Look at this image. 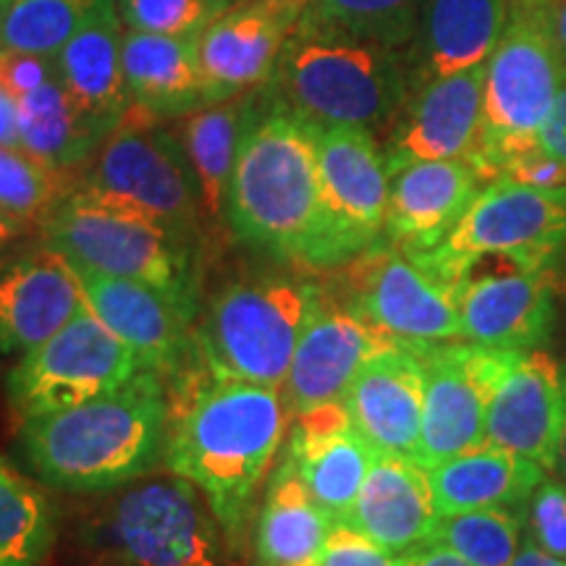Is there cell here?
<instances>
[{
    "label": "cell",
    "instance_id": "obj_11",
    "mask_svg": "<svg viewBox=\"0 0 566 566\" xmlns=\"http://www.w3.org/2000/svg\"><path fill=\"white\" fill-rule=\"evenodd\" d=\"M349 307L386 342L424 346L464 342L457 294L399 244L367 247L346 263Z\"/></svg>",
    "mask_w": 566,
    "mask_h": 566
},
{
    "label": "cell",
    "instance_id": "obj_29",
    "mask_svg": "<svg viewBox=\"0 0 566 566\" xmlns=\"http://www.w3.org/2000/svg\"><path fill=\"white\" fill-rule=\"evenodd\" d=\"M428 478L438 514L472 509H514L525 514L530 495L548 478V470L512 451L480 446L428 467Z\"/></svg>",
    "mask_w": 566,
    "mask_h": 566
},
{
    "label": "cell",
    "instance_id": "obj_34",
    "mask_svg": "<svg viewBox=\"0 0 566 566\" xmlns=\"http://www.w3.org/2000/svg\"><path fill=\"white\" fill-rule=\"evenodd\" d=\"M522 537H525V514L514 509L438 514L430 533V541L457 551L472 566H512L520 554Z\"/></svg>",
    "mask_w": 566,
    "mask_h": 566
},
{
    "label": "cell",
    "instance_id": "obj_38",
    "mask_svg": "<svg viewBox=\"0 0 566 566\" xmlns=\"http://www.w3.org/2000/svg\"><path fill=\"white\" fill-rule=\"evenodd\" d=\"M231 3L233 0H118V11L129 30L200 40Z\"/></svg>",
    "mask_w": 566,
    "mask_h": 566
},
{
    "label": "cell",
    "instance_id": "obj_23",
    "mask_svg": "<svg viewBox=\"0 0 566 566\" xmlns=\"http://www.w3.org/2000/svg\"><path fill=\"white\" fill-rule=\"evenodd\" d=\"M373 457L375 449L354 430L344 401L296 415L286 459L334 522L349 520Z\"/></svg>",
    "mask_w": 566,
    "mask_h": 566
},
{
    "label": "cell",
    "instance_id": "obj_20",
    "mask_svg": "<svg viewBox=\"0 0 566 566\" xmlns=\"http://www.w3.org/2000/svg\"><path fill=\"white\" fill-rule=\"evenodd\" d=\"M424 375L415 349L388 344L359 367L344 407L359 436L378 454L417 459L422 436Z\"/></svg>",
    "mask_w": 566,
    "mask_h": 566
},
{
    "label": "cell",
    "instance_id": "obj_48",
    "mask_svg": "<svg viewBox=\"0 0 566 566\" xmlns=\"http://www.w3.org/2000/svg\"><path fill=\"white\" fill-rule=\"evenodd\" d=\"M554 24H556L558 51H562L564 63H566V0H554Z\"/></svg>",
    "mask_w": 566,
    "mask_h": 566
},
{
    "label": "cell",
    "instance_id": "obj_27",
    "mask_svg": "<svg viewBox=\"0 0 566 566\" xmlns=\"http://www.w3.org/2000/svg\"><path fill=\"white\" fill-rule=\"evenodd\" d=\"M509 0H422L412 40V84L483 66L504 30Z\"/></svg>",
    "mask_w": 566,
    "mask_h": 566
},
{
    "label": "cell",
    "instance_id": "obj_10",
    "mask_svg": "<svg viewBox=\"0 0 566 566\" xmlns=\"http://www.w3.org/2000/svg\"><path fill=\"white\" fill-rule=\"evenodd\" d=\"M142 373L150 370L87 307L45 344L21 354L9 375V399L21 420H30L118 391Z\"/></svg>",
    "mask_w": 566,
    "mask_h": 566
},
{
    "label": "cell",
    "instance_id": "obj_42",
    "mask_svg": "<svg viewBox=\"0 0 566 566\" xmlns=\"http://www.w3.org/2000/svg\"><path fill=\"white\" fill-rule=\"evenodd\" d=\"M501 176L522 184H533V187H566V166L562 160H556L554 155L543 150L541 145L516 153L506 163Z\"/></svg>",
    "mask_w": 566,
    "mask_h": 566
},
{
    "label": "cell",
    "instance_id": "obj_35",
    "mask_svg": "<svg viewBox=\"0 0 566 566\" xmlns=\"http://www.w3.org/2000/svg\"><path fill=\"white\" fill-rule=\"evenodd\" d=\"M420 11L422 0H313L302 21L401 51L412 45Z\"/></svg>",
    "mask_w": 566,
    "mask_h": 566
},
{
    "label": "cell",
    "instance_id": "obj_25",
    "mask_svg": "<svg viewBox=\"0 0 566 566\" xmlns=\"http://www.w3.org/2000/svg\"><path fill=\"white\" fill-rule=\"evenodd\" d=\"M436 520L428 467L417 459L375 451L363 491L344 525L359 530L391 554L405 556L430 541Z\"/></svg>",
    "mask_w": 566,
    "mask_h": 566
},
{
    "label": "cell",
    "instance_id": "obj_49",
    "mask_svg": "<svg viewBox=\"0 0 566 566\" xmlns=\"http://www.w3.org/2000/svg\"><path fill=\"white\" fill-rule=\"evenodd\" d=\"M564 396H566V370H564ZM556 470L562 472V478L566 480V405H564L562 436H558V449H556Z\"/></svg>",
    "mask_w": 566,
    "mask_h": 566
},
{
    "label": "cell",
    "instance_id": "obj_6",
    "mask_svg": "<svg viewBox=\"0 0 566 566\" xmlns=\"http://www.w3.org/2000/svg\"><path fill=\"white\" fill-rule=\"evenodd\" d=\"M42 233L76 268L150 283L192 307L187 244L134 205L74 189L42 221Z\"/></svg>",
    "mask_w": 566,
    "mask_h": 566
},
{
    "label": "cell",
    "instance_id": "obj_8",
    "mask_svg": "<svg viewBox=\"0 0 566 566\" xmlns=\"http://www.w3.org/2000/svg\"><path fill=\"white\" fill-rule=\"evenodd\" d=\"M566 244V187L493 179L464 216L428 250H401L457 289L464 265L480 254H512L546 265Z\"/></svg>",
    "mask_w": 566,
    "mask_h": 566
},
{
    "label": "cell",
    "instance_id": "obj_4",
    "mask_svg": "<svg viewBox=\"0 0 566 566\" xmlns=\"http://www.w3.org/2000/svg\"><path fill=\"white\" fill-rule=\"evenodd\" d=\"M268 90L313 126L388 129L412 90V66L399 48L323 30L300 19Z\"/></svg>",
    "mask_w": 566,
    "mask_h": 566
},
{
    "label": "cell",
    "instance_id": "obj_1",
    "mask_svg": "<svg viewBox=\"0 0 566 566\" xmlns=\"http://www.w3.org/2000/svg\"><path fill=\"white\" fill-rule=\"evenodd\" d=\"M239 239L292 263L334 268L323 210L317 126L283 108L263 87L254 97L226 197Z\"/></svg>",
    "mask_w": 566,
    "mask_h": 566
},
{
    "label": "cell",
    "instance_id": "obj_16",
    "mask_svg": "<svg viewBox=\"0 0 566 566\" xmlns=\"http://www.w3.org/2000/svg\"><path fill=\"white\" fill-rule=\"evenodd\" d=\"M310 3L313 0H233L197 40L205 101L221 103L268 87Z\"/></svg>",
    "mask_w": 566,
    "mask_h": 566
},
{
    "label": "cell",
    "instance_id": "obj_19",
    "mask_svg": "<svg viewBox=\"0 0 566 566\" xmlns=\"http://www.w3.org/2000/svg\"><path fill=\"white\" fill-rule=\"evenodd\" d=\"M564 405L562 367L537 349L516 352L488 401L485 446L556 470Z\"/></svg>",
    "mask_w": 566,
    "mask_h": 566
},
{
    "label": "cell",
    "instance_id": "obj_17",
    "mask_svg": "<svg viewBox=\"0 0 566 566\" xmlns=\"http://www.w3.org/2000/svg\"><path fill=\"white\" fill-rule=\"evenodd\" d=\"M483 95L485 63L412 84L384 147L388 174L417 160H470L483 129Z\"/></svg>",
    "mask_w": 566,
    "mask_h": 566
},
{
    "label": "cell",
    "instance_id": "obj_30",
    "mask_svg": "<svg viewBox=\"0 0 566 566\" xmlns=\"http://www.w3.org/2000/svg\"><path fill=\"white\" fill-rule=\"evenodd\" d=\"M254 97V92H244L229 101L202 105L184 118L181 147L192 168L202 212L212 221L226 216L233 163L250 124Z\"/></svg>",
    "mask_w": 566,
    "mask_h": 566
},
{
    "label": "cell",
    "instance_id": "obj_26",
    "mask_svg": "<svg viewBox=\"0 0 566 566\" xmlns=\"http://www.w3.org/2000/svg\"><path fill=\"white\" fill-rule=\"evenodd\" d=\"M122 24L118 0H97L87 21L55 55L59 76L71 97L108 134L132 105L124 80Z\"/></svg>",
    "mask_w": 566,
    "mask_h": 566
},
{
    "label": "cell",
    "instance_id": "obj_21",
    "mask_svg": "<svg viewBox=\"0 0 566 566\" xmlns=\"http://www.w3.org/2000/svg\"><path fill=\"white\" fill-rule=\"evenodd\" d=\"M82 279L61 252L42 247L0 271V352H32L87 310Z\"/></svg>",
    "mask_w": 566,
    "mask_h": 566
},
{
    "label": "cell",
    "instance_id": "obj_3",
    "mask_svg": "<svg viewBox=\"0 0 566 566\" xmlns=\"http://www.w3.org/2000/svg\"><path fill=\"white\" fill-rule=\"evenodd\" d=\"M168 405L160 375L84 405L24 420L21 443L34 472L66 491H103L145 475L168 443Z\"/></svg>",
    "mask_w": 566,
    "mask_h": 566
},
{
    "label": "cell",
    "instance_id": "obj_32",
    "mask_svg": "<svg viewBox=\"0 0 566 566\" xmlns=\"http://www.w3.org/2000/svg\"><path fill=\"white\" fill-rule=\"evenodd\" d=\"M19 147L55 168H76L108 137L71 97L61 76L17 101Z\"/></svg>",
    "mask_w": 566,
    "mask_h": 566
},
{
    "label": "cell",
    "instance_id": "obj_28",
    "mask_svg": "<svg viewBox=\"0 0 566 566\" xmlns=\"http://www.w3.org/2000/svg\"><path fill=\"white\" fill-rule=\"evenodd\" d=\"M124 80L134 108L158 122L208 105L195 38L129 30L124 34Z\"/></svg>",
    "mask_w": 566,
    "mask_h": 566
},
{
    "label": "cell",
    "instance_id": "obj_44",
    "mask_svg": "<svg viewBox=\"0 0 566 566\" xmlns=\"http://www.w3.org/2000/svg\"><path fill=\"white\" fill-rule=\"evenodd\" d=\"M401 566H472L457 551L441 546V543H424V546L409 551L401 556Z\"/></svg>",
    "mask_w": 566,
    "mask_h": 566
},
{
    "label": "cell",
    "instance_id": "obj_41",
    "mask_svg": "<svg viewBox=\"0 0 566 566\" xmlns=\"http://www.w3.org/2000/svg\"><path fill=\"white\" fill-rule=\"evenodd\" d=\"M55 76H59L55 59L0 48V92H6L13 101H21Z\"/></svg>",
    "mask_w": 566,
    "mask_h": 566
},
{
    "label": "cell",
    "instance_id": "obj_12",
    "mask_svg": "<svg viewBox=\"0 0 566 566\" xmlns=\"http://www.w3.org/2000/svg\"><path fill=\"white\" fill-rule=\"evenodd\" d=\"M467 344L535 352L554 328V292L543 263L512 254H480L457 281Z\"/></svg>",
    "mask_w": 566,
    "mask_h": 566
},
{
    "label": "cell",
    "instance_id": "obj_45",
    "mask_svg": "<svg viewBox=\"0 0 566 566\" xmlns=\"http://www.w3.org/2000/svg\"><path fill=\"white\" fill-rule=\"evenodd\" d=\"M19 147V108L13 97L0 92V147Z\"/></svg>",
    "mask_w": 566,
    "mask_h": 566
},
{
    "label": "cell",
    "instance_id": "obj_22",
    "mask_svg": "<svg viewBox=\"0 0 566 566\" xmlns=\"http://www.w3.org/2000/svg\"><path fill=\"white\" fill-rule=\"evenodd\" d=\"M76 273L92 313L137 354L145 370L163 375L181 365L189 344L192 307L150 283L84 271V268H76Z\"/></svg>",
    "mask_w": 566,
    "mask_h": 566
},
{
    "label": "cell",
    "instance_id": "obj_5",
    "mask_svg": "<svg viewBox=\"0 0 566 566\" xmlns=\"http://www.w3.org/2000/svg\"><path fill=\"white\" fill-rule=\"evenodd\" d=\"M564 76L554 0H509L504 30L485 61L483 129L470 155L488 184L516 153L537 145Z\"/></svg>",
    "mask_w": 566,
    "mask_h": 566
},
{
    "label": "cell",
    "instance_id": "obj_9",
    "mask_svg": "<svg viewBox=\"0 0 566 566\" xmlns=\"http://www.w3.org/2000/svg\"><path fill=\"white\" fill-rule=\"evenodd\" d=\"M82 187L134 205L171 229L181 242L200 226V195L181 142L163 129L158 118L134 105L103 139Z\"/></svg>",
    "mask_w": 566,
    "mask_h": 566
},
{
    "label": "cell",
    "instance_id": "obj_24",
    "mask_svg": "<svg viewBox=\"0 0 566 566\" xmlns=\"http://www.w3.org/2000/svg\"><path fill=\"white\" fill-rule=\"evenodd\" d=\"M467 158L417 160L391 171L386 237L405 250H428L454 229L485 187Z\"/></svg>",
    "mask_w": 566,
    "mask_h": 566
},
{
    "label": "cell",
    "instance_id": "obj_14",
    "mask_svg": "<svg viewBox=\"0 0 566 566\" xmlns=\"http://www.w3.org/2000/svg\"><path fill=\"white\" fill-rule=\"evenodd\" d=\"M323 210L334 268L352 263L386 231L391 174L373 132L317 126Z\"/></svg>",
    "mask_w": 566,
    "mask_h": 566
},
{
    "label": "cell",
    "instance_id": "obj_36",
    "mask_svg": "<svg viewBox=\"0 0 566 566\" xmlns=\"http://www.w3.org/2000/svg\"><path fill=\"white\" fill-rule=\"evenodd\" d=\"M97 0H11L0 19V48L55 59Z\"/></svg>",
    "mask_w": 566,
    "mask_h": 566
},
{
    "label": "cell",
    "instance_id": "obj_33",
    "mask_svg": "<svg viewBox=\"0 0 566 566\" xmlns=\"http://www.w3.org/2000/svg\"><path fill=\"white\" fill-rule=\"evenodd\" d=\"M53 543L51 501L0 457V566H42Z\"/></svg>",
    "mask_w": 566,
    "mask_h": 566
},
{
    "label": "cell",
    "instance_id": "obj_39",
    "mask_svg": "<svg viewBox=\"0 0 566 566\" xmlns=\"http://www.w3.org/2000/svg\"><path fill=\"white\" fill-rule=\"evenodd\" d=\"M525 535L566 562V480L546 478L535 488L525 506Z\"/></svg>",
    "mask_w": 566,
    "mask_h": 566
},
{
    "label": "cell",
    "instance_id": "obj_18",
    "mask_svg": "<svg viewBox=\"0 0 566 566\" xmlns=\"http://www.w3.org/2000/svg\"><path fill=\"white\" fill-rule=\"evenodd\" d=\"M388 344L391 342L367 325L349 304L328 300L313 286L307 323L281 388L289 412L304 415L315 407L344 401L359 367Z\"/></svg>",
    "mask_w": 566,
    "mask_h": 566
},
{
    "label": "cell",
    "instance_id": "obj_46",
    "mask_svg": "<svg viewBox=\"0 0 566 566\" xmlns=\"http://www.w3.org/2000/svg\"><path fill=\"white\" fill-rule=\"evenodd\" d=\"M512 566H566V562H564V558H556V556L546 554L543 548H537L535 543L525 535V537H522L520 554H516Z\"/></svg>",
    "mask_w": 566,
    "mask_h": 566
},
{
    "label": "cell",
    "instance_id": "obj_43",
    "mask_svg": "<svg viewBox=\"0 0 566 566\" xmlns=\"http://www.w3.org/2000/svg\"><path fill=\"white\" fill-rule=\"evenodd\" d=\"M537 145L566 166V76L562 90H558L556 95L554 108L548 113L546 124L537 132Z\"/></svg>",
    "mask_w": 566,
    "mask_h": 566
},
{
    "label": "cell",
    "instance_id": "obj_7",
    "mask_svg": "<svg viewBox=\"0 0 566 566\" xmlns=\"http://www.w3.org/2000/svg\"><path fill=\"white\" fill-rule=\"evenodd\" d=\"M313 302L310 283L254 279L226 286L200 331L212 378L283 388Z\"/></svg>",
    "mask_w": 566,
    "mask_h": 566
},
{
    "label": "cell",
    "instance_id": "obj_2",
    "mask_svg": "<svg viewBox=\"0 0 566 566\" xmlns=\"http://www.w3.org/2000/svg\"><path fill=\"white\" fill-rule=\"evenodd\" d=\"M286 422L281 388L212 378L168 428L166 464L200 488L218 520L237 533L279 454Z\"/></svg>",
    "mask_w": 566,
    "mask_h": 566
},
{
    "label": "cell",
    "instance_id": "obj_40",
    "mask_svg": "<svg viewBox=\"0 0 566 566\" xmlns=\"http://www.w3.org/2000/svg\"><path fill=\"white\" fill-rule=\"evenodd\" d=\"M315 566H401V556L370 541L344 522H336Z\"/></svg>",
    "mask_w": 566,
    "mask_h": 566
},
{
    "label": "cell",
    "instance_id": "obj_50",
    "mask_svg": "<svg viewBox=\"0 0 566 566\" xmlns=\"http://www.w3.org/2000/svg\"><path fill=\"white\" fill-rule=\"evenodd\" d=\"M9 6H11V0H0V19L6 17V11H9Z\"/></svg>",
    "mask_w": 566,
    "mask_h": 566
},
{
    "label": "cell",
    "instance_id": "obj_15",
    "mask_svg": "<svg viewBox=\"0 0 566 566\" xmlns=\"http://www.w3.org/2000/svg\"><path fill=\"white\" fill-rule=\"evenodd\" d=\"M111 535L126 566H229L221 537L187 480H153L118 501Z\"/></svg>",
    "mask_w": 566,
    "mask_h": 566
},
{
    "label": "cell",
    "instance_id": "obj_47",
    "mask_svg": "<svg viewBox=\"0 0 566 566\" xmlns=\"http://www.w3.org/2000/svg\"><path fill=\"white\" fill-rule=\"evenodd\" d=\"M24 226H27L24 221H19V218L11 216L9 210L0 208V250H3L9 242H13V239L24 231Z\"/></svg>",
    "mask_w": 566,
    "mask_h": 566
},
{
    "label": "cell",
    "instance_id": "obj_37",
    "mask_svg": "<svg viewBox=\"0 0 566 566\" xmlns=\"http://www.w3.org/2000/svg\"><path fill=\"white\" fill-rule=\"evenodd\" d=\"M69 174L17 145L0 147V208L24 223L45 221L74 192Z\"/></svg>",
    "mask_w": 566,
    "mask_h": 566
},
{
    "label": "cell",
    "instance_id": "obj_31",
    "mask_svg": "<svg viewBox=\"0 0 566 566\" xmlns=\"http://www.w3.org/2000/svg\"><path fill=\"white\" fill-rule=\"evenodd\" d=\"M334 525L286 459L260 514L258 566H315Z\"/></svg>",
    "mask_w": 566,
    "mask_h": 566
},
{
    "label": "cell",
    "instance_id": "obj_13",
    "mask_svg": "<svg viewBox=\"0 0 566 566\" xmlns=\"http://www.w3.org/2000/svg\"><path fill=\"white\" fill-rule=\"evenodd\" d=\"M415 352L424 375L417 462L436 467L446 459L485 446L488 401L516 352L457 342Z\"/></svg>",
    "mask_w": 566,
    "mask_h": 566
}]
</instances>
